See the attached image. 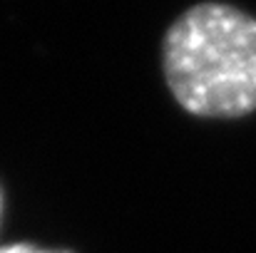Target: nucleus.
Masks as SVG:
<instances>
[{"label": "nucleus", "instance_id": "obj_2", "mask_svg": "<svg viewBox=\"0 0 256 253\" xmlns=\"http://www.w3.org/2000/svg\"><path fill=\"white\" fill-rule=\"evenodd\" d=\"M0 253H70V251H48V249H40V246H32V244H10V246H2Z\"/></svg>", "mask_w": 256, "mask_h": 253}, {"label": "nucleus", "instance_id": "obj_1", "mask_svg": "<svg viewBox=\"0 0 256 253\" xmlns=\"http://www.w3.org/2000/svg\"><path fill=\"white\" fill-rule=\"evenodd\" d=\"M164 75L174 99L196 117L256 109V17L222 2L194 5L164 37Z\"/></svg>", "mask_w": 256, "mask_h": 253}, {"label": "nucleus", "instance_id": "obj_3", "mask_svg": "<svg viewBox=\"0 0 256 253\" xmlns=\"http://www.w3.org/2000/svg\"><path fill=\"white\" fill-rule=\"evenodd\" d=\"M0 206H2V201H0Z\"/></svg>", "mask_w": 256, "mask_h": 253}]
</instances>
